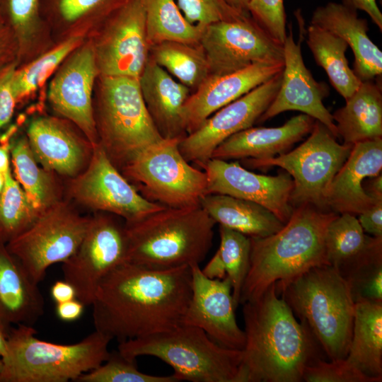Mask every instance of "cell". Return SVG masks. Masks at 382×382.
<instances>
[{"label":"cell","mask_w":382,"mask_h":382,"mask_svg":"<svg viewBox=\"0 0 382 382\" xmlns=\"http://www.w3.org/2000/svg\"><path fill=\"white\" fill-rule=\"evenodd\" d=\"M149 57L190 90L195 91L209 76L208 62L199 42L162 41L150 45Z\"/></svg>","instance_id":"34"},{"label":"cell","mask_w":382,"mask_h":382,"mask_svg":"<svg viewBox=\"0 0 382 382\" xmlns=\"http://www.w3.org/2000/svg\"><path fill=\"white\" fill-rule=\"evenodd\" d=\"M4 176L0 197V239L6 243L28 228L41 212L13 177L11 168Z\"/></svg>","instance_id":"36"},{"label":"cell","mask_w":382,"mask_h":382,"mask_svg":"<svg viewBox=\"0 0 382 382\" xmlns=\"http://www.w3.org/2000/svg\"><path fill=\"white\" fill-rule=\"evenodd\" d=\"M82 37L75 35L42 55L21 70H16L13 88L16 100L28 96L80 44Z\"/></svg>","instance_id":"38"},{"label":"cell","mask_w":382,"mask_h":382,"mask_svg":"<svg viewBox=\"0 0 382 382\" xmlns=\"http://www.w3.org/2000/svg\"><path fill=\"white\" fill-rule=\"evenodd\" d=\"M282 71L250 92L221 108L179 143L188 162L199 166L212 158L214 149L233 134L253 126L275 97Z\"/></svg>","instance_id":"16"},{"label":"cell","mask_w":382,"mask_h":382,"mask_svg":"<svg viewBox=\"0 0 382 382\" xmlns=\"http://www.w3.org/2000/svg\"><path fill=\"white\" fill-rule=\"evenodd\" d=\"M8 28L0 22V66L8 59L11 51V42Z\"/></svg>","instance_id":"53"},{"label":"cell","mask_w":382,"mask_h":382,"mask_svg":"<svg viewBox=\"0 0 382 382\" xmlns=\"http://www.w3.org/2000/svg\"><path fill=\"white\" fill-rule=\"evenodd\" d=\"M43 296L21 262L0 239V328L32 326L44 313Z\"/></svg>","instance_id":"25"},{"label":"cell","mask_w":382,"mask_h":382,"mask_svg":"<svg viewBox=\"0 0 382 382\" xmlns=\"http://www.w3.org/2000/svg\"><path fill=\"white\" fill-rule=\"evenodd\" d=\"M248 12L274 40L284 44L286 37L284 0H250Z\"/></svg>","instance_id":"44"},{"label":"cell","mask_w":382,"mask_h":382,"mask_svg":"<svg viewBox=\"0 0 382 382\" xmlns=\"http://www.w3.org/2000/svg\"><path fill=\"white\" fill-rule=\"evenodd\" d=\"M326 260L344 279L361 264L382 255V237L365 234L355 215L337 214L325 237Z\"/></svg>","instance_id":"28"},{"label":"cell","mask_w":382,"mask_h":382,"mask_svg":"<svg viewBox=\"0 0 382 382\" xmlns=\"http://www.w3.org/2000/svg\"><path fill=\"white\" fill-rule=\"evenodd\" d=\"M40 14V0H0V17H6L21 44L36 30Z\"/></svg>","instance_id":"42"},{"label":"cell","mask_w":382,"mask_h":382,"mask_svg":"<svg viewBox=\"0 0 382 382\" xmlns=\"http://www.w3.org/2000/svg\"><path fill=\"white\" fill-rule=\"evenodd\" d=\"M341 3L354 10L366 12L380 31H382V13L376 0H341Z\"/></svg>","instance_id":"48"},{"label":"cell","mask_w":382,"mask_h":382,"mask_svg":"<svg viewBox=\"0 0 382 382\" xmlns=\"http://www.w3.org/2000/svg\"><path fill=\"white\" fill-rule=\"evenodd\" d=\"M296 16L300 33L299 40L294 41L290 27L283 44L284 67L280 87L257 122H263L286 111H300L323 124L337 138L338 134L332 115L323 103L329 94L328 88L324 83L315 80L304 64L301 47L304 23L299 10Z\"/></svg>","instance_id":"17"},{"label":"cell","mask_w":382,"mask_h":382,"mask_svg":"<svg viewBox=\"0 0 382 382\" xmlns=\"http://www.w3.org/2000/svg\"><path fill=\"white\" fill-rule=\"evenodd\" d=\"M90 219L91 216H81L68 202L60 200L7 242L6 247L33 281L39 284L48 267L63 263L76 252Z\"/></svg>","instance_id":"11"},{"label":"cell","mask_w":382,"mask_h":382,"mask_svg":"<svg viewBox=\"0 0 382 382\" xmlns=\"http://www.w3.org/2000/svg\"><path fill=\"white\" fill-rule=\"evenodd\" d=\"M354 302H382V256L354 270L345 279Z\"/></svg>","instance_id":"40"},{"label":"cell","mask_w":382,"mask_h":382,"mask_svg":"<svg viewBox=\"0 0 382 382\" xmlns=\"http://www.w3.org/2000/svg\"><path fill=\"white\" fill-rule=\"evenodd\" d=\"M228 5L233 8L244 13L249 14L248 12V6L250 0H224Z\"/></svg>","instance_id":"55"},{"label":"cell","mask_w":382,"mask_h":382,"mask_svg":"<svg viewBox=\"0 0 382 382\" xmlns=\"http://www.w3.org/2000/svg\"><path fill=\"white\" fill-rule=\"evenodd\" d=\"M149 45L162 41L197 43L204 28L184 17L175 0H143Z\"/></svg>","instance_id":"35"},{"label":"cell","mask_w":382,"mask_h":382,"mask_svg":"<svg viewBox=\"0 0 382 382\" xmlns=\"http://www.w3.org/2000/svg\"><path fill=\"white\" fill-rule=\"evenodd\" d=\"M23 324L6 333V353L1 358L0 382H67L96 369L110 355L112 339L95 330L81 341L56 344L35 337Z\"/></svg>","instance_id":"6"},{"label":"cell","mask_w":382,"mask_h":382,"mask_svg":"<svg viewBox=\"0 0 382 382\" xmlns=\"http://www.w3.org/2000/svg\"><path fill=\"white\" fill-rule=\"evenodd\" d=\"M363 188L367 195L375 202L382 201V175L381 173L366 178L363 183Z\"/></svg>","instance_id":"52"},{"label":"cell","mask_w":382,"mask_h":382,"mask_svg":"<svg viewBox=\"0 0 382 382\" xmlns=\"http://www.w3.org/2000/svg\"><path fill=\"white\" fill-rule=\"evenodd\" d=\"M202 271L206 277L210 279H221L226 277L225 270L217 251L207 265L202 269Z\"/></svg>","instance_id":"51"},{"label":"cell","mask_w":382,"mask_h":382,"mask_svg":"<svg viewBox=\"0 0 382 382\" xmlns=\"http://www.w3.org/2000/svg\"><path fill=\"white\" fill-rule=\"evenodd\" d=\"M10 152L15 178L37 210L42 213L62 200L54 173L39 165L27 138L15 141Z\"/></svg>","instance_id":"33"},{"label":"cell","mask_w":382,"mask_h":382,"mask_svg":"<svg viewBox=\"0 0 382 382\" xmlns=\"http://www.w3.org/2000/svg\"><path fill=\"white\" fill-rule=\"evenodd\" d=\"M306 382H374L346 359L330 360L323 359L308 366L303 376Z\"/></svg>","instance_id":"45"},{"label":"cell","mask_w":382,"mask_h":382,"mask_svg":"<svg viewBox=\"0 0 382 382\" xmlns=\"http://www.w3.org/2000/svg\"><path fill=\"white\" fill-rule=\"evenodd\" d=\"M98 74L94 47L83 45L66 59L52 80L48 91L52 108L74 123L93 146L99 144L92 104Z\"/></svg>","instance_id":"19"},{"label":"cell","mask_w":382,"mask_h":382,"mask_svg":"<svg viewBox=\"0 0 382 382\" xmlns=\"http://www.w3.org/2000/svg\"><path fill=\"white\" fill-rule=\"evenodd\" d=\"M207 176V194H223L257 203L272 212L284 224L294 207V183L285 172L266 175L250 171L238 162L212 158L199 166Z\"/></svg>","instance_id":"18"},{"label":"cell","mask_w":382,"mask_h":382,"mask_svg":"<svg viewBox=\"0 0 382 382\" xmlns=\"http://www.w3.org/2000/svg\"><path fill=\"white\" fill-rule=\"evenodd\" d=\"M125 357L160 359L178 381L236 382L243 351L222 347L201 328L181 324L165 332L120 342Z\"/></svg>","instance_id":"7"},{"label":"cell","mask_w":382,"mask_h":382,"mask_svg":"<svg viewBox=\"0 0 382 382\" xmlns=\"http://www.w3.org/2000/svg\"><path fill=\"white\" fill-rule=\"evenodd\" d=\"M284 63H258L223 75H209L192 93L182 110L187 134L215 112L283 70Z\"/></svg>","instance_id":"21"},{"label":"cell","mask_w":382,"mask_h":382,"mask_svg":"<svg viewBox=\"0 0 382 382\" xmlns=\"http://www.w3.org/2000/svg\"><path fill=\"white\" fill-rule=\"evenodd\" d=\"M191 294L190 266L154 270L125 262L97 287L95 330L120 342L172 330L183 324Z\"/></svg>","instance_id":"1"},{"label":"cell","mask_w":382,"mask_h":382,"mask_svg":"<svg viewBox=\"0 0 382 382\" xmlns=\"http://www.w3.org/2000/svg\"><path fill=\"white\" fill-rule=\"evenodd\" d=\"M67 194L79 204L98 212L132 222L166 207L144 197L112 164L102 146H93L87 167L70 178Z\"/></svg>","instance_id":"13"},{"label":"cell","mask_w":382,"mask_h":382,"mask_svg":"<svg viewBox=\"0 0 382 382\" xmlns=\"http://www.w3.org/2000/svg\"><path fill=\"white\" fill-rule=\"evenodd\" d=\"M315 121L302 113L279 127H249L221 143L213 151L212 158L227 161L274 157L286 152L310 134Z\"/></svg>","instance_id":"26"},{"label":"cell","mask_w":382,"mask_h":382,"mask_svg":"<svg viewBox=\"0 0 382 382\" xmlns=\"http://www.w3.org/2000/svg\"><path fill=\"white\" fill-rule=\"evenodd\" d=\"M337 109L332 118L343 144H354L382 139V91L381 83L361 81L359 88Z\"/></svg>","instance_id":"29"},{"label":"cell","mask_w":382,"mask_h":382,"mask_svg":"<svg viewBox=\"0 0 382 382\" xmlns=\"http://www.w3.org/2000/svg\"><path fill=\"white\" fill-rule=\"evenodd\" d=\"M306 36L315 62L326 72L332 87L347 99L361 83L346 58L348 45L335 33L313 24L308 27Z\"/></svg>","instance_id":"32"},{"label":"cell","mask_w":382,"mask_h":382,"mask_svg":"<svg viewBox=\"0 0 382 382\" xmlns=\"http://www.w3.org/2000/svg\"><path fill=\"white\" fill-rule=\"evenodd\" d=\"M16 66L11 62L0 69V129L11 120L17 102L13 88Z\"/></svg>","instance_id":"46"},{"label":"cell","mask_w":382,"mask_h":382,"mask_svg":"<svg viewBox=\"0 0 382 382\" xmlns=\"http://www.w3.org/2000/svg\"><path fill=\"white\" fill-rule=\"evenodd\" d=\"M352 146L340 144L332 132L316 120L309 137L295 149L267 158H244L247 168L277 166L291 177V204L311 205L328 210L326 195L330 185L349 156Z\"/></svg>","instance_id":"10"},{"label":"cell","mask_w":382,"mask_h":382,"mask_svg":"<svg viewBox=\"0 0 382 382\" xmlns=\"http://www.w3.org/2000/svg\"><path fill=\"white\" fill-rule=\"evenodd\" d=\"M11 144L0 145V172L5 173L10 168Z\"/></svg>","instance_id":"54"},{"label":"cell","mask_w":382,"mask_h":382,"mask_svg":"<svg viewBox=\"0 0 382 382\" xmlns=\"http://www.w3.org/2000/svg\"><path fill=\"white\" fill-rule=\"evenodd\" d=\"M241 305L245 344L236 382L303 381L306 369L323 359V349L275 283Z\"/></svg>","instance_id":"2"},{"label":"cell","mask_w":382,"mask_h":382,"mask_svg":"<svg viewBox=\"0 0 382 382\" xmlns=\"http://www.w3.org/2000/svg\"><path fill=\"white\" fill-rule=\"evenodd\" d=\"M85 305L77 299L57 303L56 314L62 321L72 322L82 316Z\"/></svg>","instance_id":"49"},{"label":"cell","mask_w":382,"mask_h":382,"mask_svg":"<svg viewBox=\"0 0 382 382\" xmlns=\"http://www.w3.org/2000/svg\"><path fill=\"white\" fill-rule=\"evenodd\" d=\"M5 176L4 173L0 172V197L4 186Z\"/></svg>","instance_id":"57"},{"label":"cell","mask_w":382,"mask_h":382,"mask_svg":"<svg viewBox=\"0 0 382 382\" xmlns=\"http://www.w3.org/2000/svg\"><path fill=\"white\" fill-rule=\"evenodd\" d=\"M190 268L192 294L183 323L202 329L222 347L243 350L245 335L236 321L228 278H208L199 264Z\"/></svg>","instance_id":"20"},{"label":"cell","mask_w":382,"mask_h":382,"mask_svg":"<svg viewBox=\"0 0 382 382\" xmlns=\"http://www.w3.org/2000/svg\"><path fill=\"white\" fill-rule=\"evenodd\" d=\"M97 120L99 144L120 171L163 139L146 109L139 79L100 76Z\"/></svg>","instance_id":"8"},{"label":"cell","mask_w":382,"mask_h":382,"mask_svg":"<svg viewBox=\"0 0 382 382\" xmlns=\"http://www.w3.org/2000/svg\"><path fill=\"white\" fill-rule=\"evenodd\" d=\"M345 359L374 382L382 381V302L355 303Z\"/></svg>","instance_id":"31"},{"label":"cell","mask_w":382,"mask_h":382,"mask_svg":"<svg viewBox=\"0 0 382 382\" xmlns=\"http://www.w3.org/2000/svg\"><path fill=\"white\" fill-rule=\"evenodd\" d=\"M176 4L189 23L202 28L249 15L233 8L224 0H176Z\"/></svg>","instance_id":"41"},{"label":"cell","mask_w":382,"mask_h":382,"mask_svg":"<svg viewBox=\"0 0 382 382\" xmlns=\"http://www.w3.org/2000/svg\"><path fill=\"white\" fill-rule=\"evenodd\" d=\"M127 0H51L52 11L66 23H75L94 15L108 18Z\"/></svg>","instance_id":"43"},{"label":"cell","mask_w":382,"mask_h":382,"mask_svg":"<svg viewBox=\"0 0 382 382\" xmlns=\"http://www.w3.org/2000/svg\"><path fill=\"white\" fill-rule=\"evenodd\" d=\"M276 290L305 323L330 360L345 359L350 344L355 303L347 282L329 265L313 267Z\"/></svg>","instance_id":"5"},{"label":"cell","mask_w":382,"mask_h":382,"mask_svg":"<svg viewBox=\"0 0 382 382\" xmlns=\"http://www.w3.org/2000/svg\"><path fill=\"white\" fill-rule=\"evenodd\" d=\"M50 295L56 303L76 299L74 286L66 280L56 281L50 289Z\"/></svg>","instance_id":"50"},{"label":"cell","mask_w":382,"mask_h":382,"mask_svg":"<svg viewBox=\"0 0 382 382\" xmlns=\"http://www.w3.org/2000/svg\"><path fill=\"white\" fill-rule=\"evenodd\" d=\"M6 335L0 328V357H1V358L4 357L6 353Z\"/></svg>","instance_id":"56"},{"label":"cell","mask_w":382,"mask_h":382,"mask_svg":"<svg viewBox=\"0 0 382 382\" xmlns=\"http://www.w3.org/2000/svg\"><path fill=\"white\" fill-rule=\"evenodd\" d=\"M359 216L358 221L364 232L374 237H382V201L375 203Z\"/></svg>","instance_id":"47"},{"label":"cell","mask_w":382,"mask_h":382,"mask_svg":"<svg viewBox=\"0 0 382 382\" xmlns=\"http://www.w3.org/2000/svg\"><path fill=\"white\" fill-rule=\"evenodd\" d=\"M117 217L105 212L91 216L79 248L62 263L64 279L74 286L76 299L85 306H91L102 279L127 262L125 222Z\"/></svg>","instance_id":"12"},{"label":"cell","mask_w":382,"mask_h":382,"mask_svg":"<svg viewBox=\"0 0 382 382\" xmlns=\"http://www.w3.org/2000/svg\"><path fill=\"white\" fill-rule=\"evenodd\" d=\"M311 24L323 28L343 39L352 50L354 72L361 81H371L382 74V52L368 35L365 18L357 11L342 3L328 2L313 12Z\"/></svg>","instance_id":"24"},{"label":"cell","mask_w":382,"mask_h":382,"mask_svg":"<svg viewBox=\"0 0 382 382\" xmlns=\"http://www.w3.org/2000/svg\"><path fill=\"white\" fill-rule=\"evenodd\" d=\"M215 224L200 204L165 207L125 222L127 262L154 270L199 265L212 245Z\"/></svg>","instance_id":"4"},{"label":"cell","mask_w":382,"mask_h":382,"mask_svg":"<svg viewBox=\"0 0 382 382\" xmlns=\"http://www.w3.org/2000/svg\"><path fill=\"white\" fill-rule=\"evenodd\" d=\"M2 365H3L2 361L1 359H0V372L1 371V369H2Z\"/></svg>","instance_id":"58"},{"label":"cell","mask_w":382,"mask_h":382,"mask_svg":"<svg viewBox=\"0 0 382 382\" xmlns=\"http://www.w3.org/2000/svg\"><path fill=\"white\" fill-rule=\"evenodd\" d=\"M93 47L100 76L139 79L150 47L143 0H127L113 12Z\"/></svg>","instance_id":"15"},{"label":"cell","mask_w":382,"mask_h":382,"mask_svg":"<svg viewBox=\"0 0 382 382\" xmlns=\"http://www.w3.org/2000/svg\"><path fill=\"white\" fill-rule=\"evenodd\" d=\"M141 95L149 115L163 139L187 135L182 110L191 90L174 79L149 56L139 78Z\"/></svg>","instance_id":"27"},{"label":"cell","mask_w":382,"mask_h":382,"mask_svg":"<svg viewBox=\"0 0 382 382\" xmlns=\"http://www.w3.org/2000/svg\"><path fill=\"white\" fill-rule=\"evenodd\" d=\"M200 206L219 224L250 238H261L279 231L284 224L264 207L223 194H207Z\"/></svg>","instance_id":"30"},{"label":"cell","mask_w":382,"mask_h":382,"mask_svg":"<svg viewBox=\"0 0 382 382\" xmlns=\"http://www.w3.org/2000/svg\"><path fill=\"white\" fill-rule=\"evenodd\" d=\"M209 75L235 72L258 63H284L283 45L250 15L207 25L200 37Z\"/></svg>","instance_id":"14"},{"label":"cell","mask_w":382,"mask_h":382,"mask_svg":"<svg viewBox=\"0 0 382 382\" xmlns=\"http://www.w3.org/2000/svg\"><path fill=\"white\" fill-rule=\"evenodd\" d=\"M381 170L382 139L354 144L330 185L325 199L327 209L356 216L370 208L378 202L366 194L363 183Z\"/></svg>","instance_id":"23"},{"label":"cell","mask_w":382,"mask_h":382,"mask_svg":"<svg viewBox=\"0 0 382 382\" xmlns=\"http://www.w3.org/2000/svg\"><path fill=\"white\" fill-rule=\"evenodd\" d=\"M220 245L217 253L232 288L233 304H240L241 289L250 265V238L219 226Z\"/></svg>","instance_id":"37"},{"label":"cell","mask_w":382,"mask_h":382,"mask_svg":"<svg viewBox=\"0 0 382 382\" xmlns=\"http://www.w3.org/2000/svg\"><path fill=\"white\" fill-rule=\"evenodd\" d=\"M27 136L37 162L46 170L69 178L80 174L92 156L93 146L88 140L81 139L53 117L33 120Z\"/></svg>","instance_id":"22"},{"label":"cell","mask_w":382,"mask_h":382,"mask_svg":"<svg viewBox=\"0 0 382 382\" xmlns=\"http://www.w3.org/2000/svg\"><path fill=\"white\" fill-rule=\"evenodd\" d=\"M180 140L162 139L120 170L144 197L166 207L198 205L207 194V174L185 160L179 150Z\"/></svg>","instance_id":"9"},{"label":"cell","mask_w":382,"mask_h":382,"mask_svg":"<svg viewBox=\"0 0 382 382\" xmlns=\"http://www.w3.org/2000/svg\"><path fill=\"white\" fill-rule=\"evenodd\" d=\"M76 382H178L175 376H155L139 371L137 359H129L118 350L110 353L100 366L83 374Z\"/></svg>","instance_id":"39"},{"label":"cell","mask_w":382,"mask_h":382,"mask_svg":"<svg viewBox=\"0 0 382 382\" xmlns=\"http://www.w3.org/2000/svg\"><path fill=\"white\" fill-rule=\"evenodd\" d=\"M337 215L302 204L294 208L289 219L277 232L250 238V265L240 304L258 297L272 284L290 279L313 267L328 265L325 233Z\"/></svg>","instance_id":"3"}]
</instances>
